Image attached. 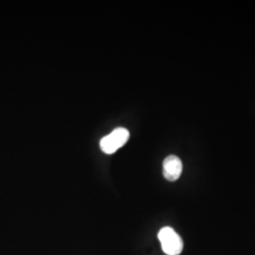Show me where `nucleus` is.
I'll use <instances>...</instances> for the list:
<instances>
[{
    "instance_id": "nucleus-1",
    "label": "nucleus",
    "mask_w": 255,
    "mask_h": 255,
    "mask_svg": "<svg viewBox=\"0 0 255 255\" xmlns=\"http://www.w3.org/2000/svg\"><path fill=\"white\" fill-rule=\"evenodd\" d=\"M162 250L166 255H180L183 250V241L174 229L164 227L158 234Z\"/></svg>"
},
{
    "instance_id": "nucleus-2",
    "label": "nucleus",
    "mask_w": 255,
    "mask_h": 255,
    "mask_svg": "<svg viewBox=\"0 0 255 255\" xmlns=\"http://www.w3.org/2000/svg\"><path fill=\"white\" fill-rule=\"evenodd\" d=\"M129 138V132L125 128H118L114 129L109 135L101 140V150L106 154L115 153L120 147L124 146Z\"/></svg>"
},
{
    "instance_id": "nucleus-3",
    "label": "nucleus",
    "mask_w": 255,
    "mask_h": 255,
    "mask_svg": "<svg viewBox=\"0 0 255 255\" xmlns=\"http://www.w3.org/2000/svg\"><path fill=\"white\" fill-rule=\"evenodd\" d=\"M182 172V163L176 155H169L163 163V173L164 178L169 182L177 181Z\"/></svg>"
}]
</instances>
